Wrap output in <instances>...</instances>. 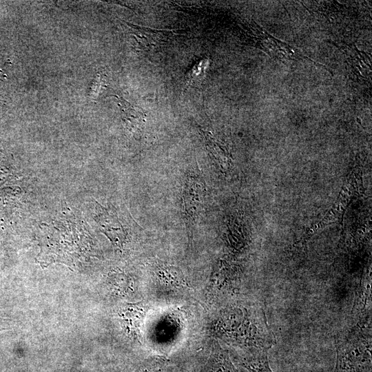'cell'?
Returning a JSON list of instances; mask_svg holds the SVG:
<instances>
[{
  "instance_id": "obj_6",
  "label": "cell",
  "mask_w": 372,
  "mask_h": 372,
  "mask_svg": "<svg viewBox=\"0 0 372 372\" xmlns=\"http://www.w3.org/2000/svg\"><path fill=\"white\" fill-rule=\"evenodd\" d=\"M121 316L127 331L137 334L145 317L143 304L137 303L123 307Z\"/></svg>"
},
{
  "instance_id": "obj_2",
  "label": "cell",
  "mask_w": 372,
  "mask_h": 372,
  "mask_svg": "<svg viewBox=\"0 0 372 372\" xmlns=\"http://www.w3.org/2000/svg\"><path fill=\"white\" fill-rule=\"evenodd\" d=\"M371 318L354 320L335 340L334 372H372Z\"/></svg>"
},
{
  "instance_id": "obj_8",
  "label": "cell",
  "mask_w": 372,
  "mask_h": 372,
  "mask_svg": "<svg viewBox=\"0 0 372 372\" xmlns=\"http://www.w3.org/2000/svg\"><path fill=\"white\" fill-rule=\"evenodd\" d=\"M242 365L249 372H273L269 364L268 351L248 353L242 358Z\"/></svg>"
},
{
  "instance_id": "obj_4",
  "label": "cell",
  "mask_w": 372,
  "mask_h": 372,
  "mask_svg": "<svg viewBox=\"0 0 372 372\" xmlns=\"http://www.w3.org/2000/svg\"><path fill=\"white\" fill-rule=\"evenodd\" d=\"M185 199L187 211L192 215H196L204 200V186L198 178L192 176L187 180Z\"/></svg>"
},
{
  "instance_id": "obj_11",
  "label": "cell",
  "mask_w": 372,
  "mask_h": 372,
  "mask_svg": "<svg viewBox=\"0 0 372 372\" xmlns=\"http://www.w3.org/2000/svg\"><path fill=\"white\" fill-rule=\"evenodd\" d=\"M105 85V84L103 76L99 74L96 78L95 81L93 82L92 87L91 90V94L92 97H97L98 94Z\"/></svg>"
},
{
  "instance_id": "obj_10",
  "label": "cell",
  "mask_w": 372,
  "mask_h": 372,
  "mask_svg": "<svg viewBox=\"0 0 372 372\" xmlns=\"http://www.w3.org/2000/svg\"><path fill=\"white\" fill-rule=\"evenodd\" d=\"M158 276L161 280L174 287H181L186 285L181 271L174 267L168 266L161 268Z\"/></svg>"
},
{
  "instance_id": "obj_1",
  "label": "cell",
  "mask_w": 372,
  "mask_h": 372,
  "mask_svg": "<svg viewBox=\"0 0 372 372\" xmlns=\"http://www.w3.org/2000/svg\"><path fill=\"white\" fill-rule=\"evenodd\" d=\"M214 331L219 338L248 353L269 351L276 344L264 307L258 302L223 309L214 322Z\"/></svg>"
},
{
  "instance_id": "obj_12",
  "label": "cell",
  "mask_w": 372,
  "mask_h": 372,
  "mask_svg": "<svg viewBox=\"0 0 372 372\" xmlns=\"http://www.w3.org/2000/svg\"><path fill=\"white\" fill-rule=\"evenodd\" d=\"M10 320L0 318V331L7 329L10 327Z\"/></svg>"
},
{
  "instance_id": "obj_3",
  "label": "cell",
  "mask_w": 372,
  "mask_h": 372,
  "mask_svg": "<svg viewBox=\"0 0 372 372\" xmlns=\"http://www.w3.org/2000/svg\"><path fill=\"white\" fill-rule=\"evenodd\" d=\"M128 25L132 28L138 43L145 49L159 45L163 41H167L169 36L168 31Z\"/></svg>"
},
{
  "instance_id": "obj_5",
  "label": "cell",
  "mask_w": 372,
  "mask_h": 372,
  "mask_svg": "<svg viewBox=\"0 0 372 372\" xmlns=\"http://www.w3.org/2000/svg\"><path fill=\"white\" fill-rule=\"evenodd\" d=\"M121 107L122 117L126 126L131 131L136 132L142 128L145 122L146 114L138 107L133 106L121 97L115 96Z\"/></svg>"
},
{
  "instance_id": "obj_9",
  "label": "cell",
  "mask_w": 372,
  "mask_h": 372,
  "mask_svg": "<svg viewBox=\"0 0 372 372\" xmlns=\"http://www.w3.org/2000/svg\"><path fill=\"white\" fill-rule=\"evenodd\" d=\"M209 369V372H238L227 353L222 349L217 350L212 355Z\"/></svg>"
},
{
  "instance_id": "obj_7",
  "label": "cell",
  "mask_w": 372,
  "mask_h": 372,
  "mask_svg": "<svg viewBox=\"0 0 372 372\" xmlns=\"http://www.w3.org/2000/svg\"><path fill=\"white\" fill-rule=\"evenodd\" d=\"M101 218L104 233L112 242L121 246L125 240V234L118 219L107 211L103 212Z\"/></svg>"
}]
</instances>
